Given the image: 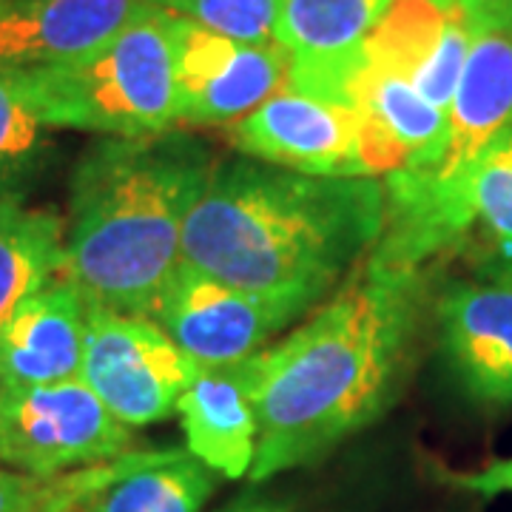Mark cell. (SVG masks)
Wrapping results in <instances>:
<instances>
[{"label": "cell", "mask_w": 512, "mask_h": 512, "mask_svg": "<svg viewBox=\"0 0 512 512\" xmlns=\"http://www.w3.org/2000/svg\"><path fill=\"white\" fill-rule=\"evenodd\" d=\"M473 32L458 12L430 0H390L365 40L362 60L407 80L444 114L456 97Z\"/></svg>", "instance_id": "5bb4252c"}, {"label": "cell", "mask_w": 512, "mask_h": 512, "mask_svg": "<svg viewBox=\"0 0 512 512\" xmlns=\"http://www.w3.org/2000/svg\"><path fill=\"white\" fill-rule=\"evenodd\" d=\"M348 103L359 114V163L365 177L421 174L439 163L447 143V114L407 80L362 60L348 86Z\"/></svg>", "instance_id": "7c38bea8"}, {"label": "cell", "mask_w": 512, "mask_h": 512, "mask_svg": "<svg viewBox=\"0 0 512 512\" xmlns=\"http://www.w3.org/2000/svg\"><path fill=\"white\" fill-rule=\"evenodd\" d=\"M3 6H6V0H0V9H3Z\"/></svg>", "instance_id": "4316f807"}, {"label": "cell", "mask_w": 512, "mask_h": 512, "mask_svg": "<svg viewBox=\"0 0 512 512\" xmlns=\"http://www.w3.org/2000/svg\"><path fill=\"white\" fill-rule=\"evenodd\" d=\"M89 299L66 274L49 279L0 328V396L80 379Z\"/></svg>", "instance_id": "9a60e30c"}, {"label": "cell", "mask_w": 512, "mask_h": 512, "mask_svg": "<svg viewBox=\"0 0 512 512\" xmlns=\"http://www.w3.org/2000/svg\"><path fill=\"white\" fill-rule=\"evenodd\" d=\"M234 512H282V510H274V507H242V510H234Z\"/></svg>", "instance_id": "484cf974"}, {"label": "cell", "mask_w": 512, "mask_h": 512, "mask_svg": "<svg viewBox=\"0 0 512 512\" xmlns=\"http://www.w3.org/2000/svg\"><path fill=\"white\" fill-rule=\"evenodd\" d=\"M430 268L370 251L356 274L302 325L251 356L259 424L251 481L308 467L396 404L433 316Z\"/></svg>", "instance_id": "6da1fadb"}, {"label": "cell", "mask_w": 512, "mask_h": 512, "mask_svg": "<svg viewBox=\"0 0 512 512\" xmlns=\"http://www.w3.org/2000/svg\"><path fill=\"white\" fill-rule=\"evenodd\" d=\"M384 183L217 160L183 231V262L305 313L339 291L384 231Z\"/></svg>", "instance_id": "7a4b0ae2"}, {"label": "cell", "mask_w": 512, "mask_h": 512, "mask_svg": "<svg viewBox=\"0 0 512 512\" xmlns=\"http://www.w3.org/2000/svg\"><path fill=\"white\" fill-rule=\"evenodd\" d=\"M430 3H436V6H441V9H447V12H458L456 0H430Z\"/></svg>", "instance_id": "d4e9b609"}, {"label": "cell", "mask_w": 512, "mask_h": 512, "mask_svg": "<svg viewBox=\"0 0 512 512\" xmlns=\"http://www.w3.org/2000/svg\"><path fill=\"white\" fill-rule=\"evenodd\" d=\"M231 146L242 157L299 174L365 177L356 109L288 83L231 126Z\"/></svg>", "instance_id": "9c48e42d"}, {"label": "cell", "mask_w": 512, "mask_h": 512, "mask_svg": "<svg viewBox=\"0 0 512 512\" xmlns=\"http://www.w3.org/2000/svg\"><path fill=\"white\" fill-rule=\"evenodd\" d=\"M63 245V217L20 197H0V328L32 293L63 274Z\"/></svg>", "instance_id": "ac0fdd59"}, {"label": "cell", "mask_w": 512, "mask_h": 512, "mask_svg": "<svg viewBox=\"0 0 512 512\" xmlns=\"http://www.w3.org/2000/svg\"><path fill=\"white\" fill-rule=\"evenodd\" d=\"M160 9L239 43H276L279 0H154Z\"/></svg>", "instance_id": "44dd1931"}, {"label": "cell", "mask_w": 512, "mask_h": 512, "mask_svg": "<svg viewBox=\"0 0 512 512\" xmlns=\"http://www.w3.org/2000/svg\"><path fill=\"white\" fill-rule=\"evenodd\" d=\"M185 450L225 478L251 476L259 441L256 407L245 362L197 367L177 404Z\"/></svg>", "instance_id": "2e32d148"}, {"label": "cell", "mask_w": 512, "mask_h": 512, "mask_svg": "<svg viewBox=\"0 0 512 512\" xmlns=\"http://www.w3.org/2000/svg\"><path fill=\"white\" fill-rule=\"evenodd\" d=\"M177 128L234 126L291 77L279 43H239L174 15Z\"/></svg>", "instance_id": "ba28073f"}, {"label": "cell", "mask_w": 512, "mask_h": 512, "mask_svg": "<svg viewBox=\"0 0 512 512\" xmlns=\"http://www.w3.org/2000/svg\"><path fill=\"white\" fill-rule=\"evenodd\" d=\"M200 137H100L72 171L63 274L109 311L148 316L183 262L185 220L214 168Z\"/></svg>", "instance_id": "3957f363"}, {"label": "cell", "mask_w": 512, "mask_h": 512, "mask_svg": "<svg viewBox=\"0 0 512 512\" xmlns=\"http://www.w3.org/2000/svg\"><path fill=\"white\" fill-rule=\"evenodd\" d=\"M52 148V128L37 114L23 72H0V197H20V188L43 168Z\"/></svg>", "instance_id": "ffe728a7"}, {"label": "cell", "mask_w": 512, "mask_h": 512, "mask_svg": "<svg viewBox=\"0 0 512 512\" xmlns=\"http://www.w3.org/2000/svg\"><path fill=\"white\" fill-rule=\"evenodd\" d=\"M444 481L456 490L473 493L478 498L512 495V456L493 458L490 464L470 470V473H444Z\"/></svg>", "instance_id": "603a6c76"}, {"label": "cell", "mask_w": 512, "mask_h": 512, "mask_svg": "<svg viewBox=\"0 0 512 512\" xmlns=\"http://www.w3.org/2000/svg\"><path fill=\"white\" fill-rule=\"evenodd\" d=\"M106 464L49 478L26 476L0 464V512H69L83 495L92 493Z\"/></svg>", "instance_id": "7402d4cb"}, {"label": "cell", "mask_w": 512, "mask_h": 512, "mask_svg": "<svg viewBox=\"0 0 512 512\" xmlns=\"http://www.w3.org/2000/svg\"><path fill=\"white\" fill-rule=\"evenodd\" d=\"M390 0H279L276 43L291 55L288 86L348 103L365 40Z\"/></svg>", "instance_id": "4fadbf2b"}, {"label": "cell", "mask_w": 512, "mask_h": 512, "mask_svg": "<svg viewBox=\"0 0 512 512\" xmlns=\"http://www.w3.org/2000/svg\"><path fill=\"white\" fill-rule=\"evenodd\" d=\"M456 9L473 35H512V0H456Z\"/></svg>", "instance_id": "cb8c5ba5"}, {"label": "cell", "mask_w": 512, "mask_h": 512, "mask_svg": "<svg viewBox=\"0 0 512 512\" xmlns=\"http://www.w3.org/2000/svg\"><path fill=\"white\" fill-rule=\"evenodd\" d=\"M151 9H157L154 0H6L0 72H37L83 60Z\"/></svg>", "instance_id": "8fae6325"}, {"label": "cell", "mask_w": 512, "mask_h": 512, "mask_svg": "<svg viewBox=\"0 0 512 512\" xmlns=\"http://www.w3.org/2000/svg\"><path fill=\"white\" fill-rule=\"evenodd\" d=\"M197 367L148 316L89 302L80 379L126 427L174 416Z\"/></svg>", "instance_id": "8992f818"}, {"label": "cell", "mask_w": 512, "mask_h": 512, "mask_svg": "<svg viewBox=\"0 0 512 512\" xmlns=\"http://www.w3.org/2000/svg\"><path fill=\"white\" fill-rule=\"evenodd\" d=\"M299 316L308 313L293 302L239 291L188 262H180L148 313L200 367L248 362Z\"/></svg>", "instance_id": "52a82bcc"}, {"label": "cell", "mask_w": 512, "mask_h": 512, "mask_svg": "<svg viewBox=\"0 0 512 512\" xmlns=\"http://www.w3.org/2000/svg\"><path fill=\"white\" fill-rule=\"evenodd\" d=\"M69 512H72V510H69Z\"/></svg>", "instance_id": "83f0119b"}, {"label": "cell", "mask_w": 512, "mask_h": 512, "mask_svg": "<svg viewBox=\"0 0 512 512\" xmlns=\"http://www.w3.org/2000/svg\"><path fill=\"white\" fill-rule=\"evenodd\" d=\"M214 490L217 473L185 447L131 450L106 464L72 512H200Z\"/></svg>", "instance_id": "e0dca14e"}, {"label": "cell", "mask_w": 512, "mask_h": 512, "mask_svg": "<svg viewBox=\"0 0 512 512\" xmlns=\"http://www.w3.org/2000/svg\"><path fill=\"white\" fill-rule=\"evenodd\" d=\"M436 342L458 393L512 410V276L461 279L436 293Z\"/></svg>", "instance_id": "30bf717a"}, {"label": "cell", "mask_w": 512, "mask_h": 512, "mask_svg": "<svg viewBox=\"0 0 512 512\" xmlns=\"http://www.w3.org/2000/svg\"><path fill=\"white\" fill-rule=\"evenodd\" d=\"M131 427L83 379L0 396V464L26 476H63L131 453Z\"/></svg>", "instance_id": "5b68a950"}, {"label": "cell", "mask_w": 512, "mask_h": 512, "mask_svg": "<svg viewBox=\"0 0 512 512\" xmlns=\"http://www.w3.org/2000/svg\"><path fill=\"white\" fill-rule=\"evenodd\" d=\"M490 239L495 276H512V131L481 154L456 188L444 234L453 251L473 231Z\"/></svg>", "instance_id": "d6986e66"}, {"label": "cell", "mask_w": 512, "mask_h": 512, "mask_svg": "<svg viewBox=\"0 0 512 512\" xmlns=\"http://www.w3.org/2000/svg\"><path fill=\"white\" fill-rule=\"evenodd\" d=\"M23 74L52 131L131 140L177 128L174 15L160 6L83 60Z\"/></svg>", "instance_id": "277c9868"}]
</instances>
